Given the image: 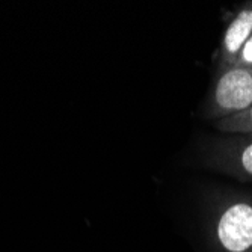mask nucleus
<instances>
[{
	"label": "nucleus",
	"mask_w": 252,
	"mask_h": 252,
	"mask_svg": "<svg viewBox=\"0 0 252 252\" xmlns=\"http://www.w3.org/2000/svg\"><path fill=\"white\" fill-rule=\"evenodd\" d=\"M205 233L213 252H252V193L216 192L207 204Z\"/></svg>",
	"instance_id": "nucleus-1"
},
{
	"label": "nucleus",
	"mask_w": 252,
	"mask_h": 252,
	"mask_svg": "<svg viewBox=\"0 0 252 252\" xmlns=\"http://www.w3.org/2000/svg\"><path fill=\"white\" fill-rule=\"evenodd\" d=\"M252 106V74L249 68L230 65L218 76L204 106V118L219 121Z\"/></svg>",
	"instance_id": "nucleus-2"
},
{
	"label": "nucleus",
	"mask_w": 252,
	"mask_h": 252,
	"mask_svg": "<svg viewBox=\"0 0 252 252\" xmlns=\"http://www.w3.org/2000/svg\"><path fill=\"white\" fill-rule=\"evenodd\" d=\"M201 160L205 168L252 183V134L213 136L204 144Z\"/></svg>",
	"instance_id": "nucleus-3"
},
{
	"label": "nucleus",
	"mask_w": 252,
	"mask_h": 252,
	"mask_svg": "<svg viewBox=\"0 0 252 252\" xmlns=\"http://www.w3.org/2000/svg\"><path fill=\"white\" fill-rule=\"evenodd\" d=\"M252 33V0L240 5L236 14L228 21L223 31L222 41L218 52L216 68L222 70L230 65H234L237 56Z\"/></svg>",
	"instance_id": "nucleus-4"
},
{
	"label": "nucleus",
	"mask_w": 252,
	"mask_h": 252,
	"mask_svg": "<svg viewBox=\"0 0 252 252\" xmlns=\"http://www.w3.org/2000/svg\"><path fill=\"white\" fill-rule=\"evenodd\" d=\"M215 128L223 134H252V106L231 117L215 121Z\"/></svg>",
	"instance_id": "nucleus-5"
},
{
	"label": "nucleus",
	"mask_w": 252,
	"mask_h": 252,
	"mask_svg": "<svg viewBox=\"0 0 252 252\" xmlns=\"http://www.w3.org/2000/svg\"><path fill=\"white\" fill-rule=\"evenodd\" d=\"M234 65L243 66V68H249V70L252 68V33H251V36L248 38V41L245 42V45L242 47V50H240Z\"/></svg>",
	"instance_id": "nucleus-6"
},
{
	"label": "nucleus",
	"mask_w": 252,
	"mask_h": 252,
	"mask_svg": "<svg viewBox=\"0 0 252 252\" xmlns=\"http://www.w3.org/2000/svg\"><path fill=\"white\" fill-rule=\"evenodd\" d=\"M251 74H252V68H251Z\"/></svg>",
	"instance_id": "nucleus-7"
}]
</instances>
